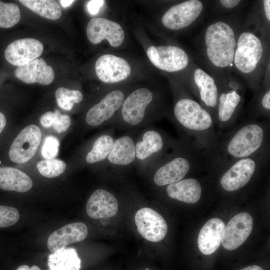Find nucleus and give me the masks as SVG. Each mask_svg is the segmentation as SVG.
I'll return each instance as SVG.
<instances>
[{
  "label": "nucleus",
  "instance_id": "nucleus-1",
  "mask_svg": "<svg viewBox=\"0 0 270 270\" xmlns=\"http://www.w3.org/2000/svg\"><path fill=\"white\" fill-rule=\"evenodd\" d=\"M238 9L208 23L196 38L200 59L206 71L214 74H232L238 38L244 21Z\"/></svg>",
  "mask_w": 270,
  "mask_h": 270
},
{
  "label": "nucleus",
  "instance_id": "nucleus-2",
  "mask_svg": "<svg viewBox=\"0 0 270 270\" xmlns=\"http://www.w3.org/2000/svg\"><path fill=\"white\" fill-rule=\"evenodd\" d=\"M177 86L168 117L180 136L192 142L210 160L220 139L214 118L182 84Z\"/></svg>",
  "mask_w": 270,
  "mask_h": 270
},
{
  "label": "nucleus",
  "instance_id": "nucleus-3",
  "mask_svg": "<svg viewBox=\"0 0 270 270\" xmlns=\"http://www.w3.org/2000/svg\"><path fill=\"white\" fill-rule=\"evenodd\" d=\"M220 139L210 159L212 168L218 170L238 159L252 156L270 148V122L246 120L236 124Z\"/></svg>",
  "mask_w": 270,
  "mask_h": 270
},
{
  "label": "nucleus",
  "instance_id": "nucleus-4",
  "mask_svg": "<svg viewBox=\"0 0 270 270\" xmlns=\"http://www.w3.org/2000/svg\"><path fill=\"white\" fill-rule=\"evenodd\" d=\"M170 112L166 99L162 92L140 88L126 97L119 111L107 126L114 129L136 130L168 116Z\"/></svg>",
  "mask_w": 270,
  "mask_h": 270
},
{
  "label": "nucleus",
  "instance_id": "nucleus-5",
  "mask_svg": "<svg viewBox=\"0 0 270 270\" xmlns=\"http://www.w3.org/2000/svg\"><path fill=\"white\" fill-rule=\"evenodd\" d=\"M270 40L242 28L239 34L233 61V72L242 78L254 93L261 86L270 66Z\"/></svg>",
  "mask_w": 270,
  "mask_h": 270
},
{
  "label": "nucleus",
  "instance_id": "nucleus-6",
  "mask_svg": "<svg viewBox=\"0 0 270 270\" xmlns=\"http://www.w3.org/2000/svg\"><path fill=\"white\" fill-rule=\"evenodd\" d=\"M212 168L209 159L195 144L180 136L166 155L152 169L153 182L163 186L178 182L198 169Z\"/></svg>",
  "mask_w": 270,
  "mask_h": 270
},
{
  "label": "nucleus",
  "instance_id": "nucleus-7",
  "mask_svg": "<svg viewBox=\"0 0 270 270\" xmlns=\"http://www.w3.org/2000/svg\"><path fill=\"white\" fill-rule=\"evenodd\" d=\"M216 78L218 96L214 122L218 130H229L234 126L244 101L246 86L232 74H212Z\"/></svg>",
  "mask_w": 270,
  "mask_h": 270
},
{
  "label": "nucleus",
  "instance_id": "nucleus-8",
  "mask_svg": "<svg viewBox=\"0 0 270 270\" xmlns=\"http://www.w3.org/2000/svg\"><path fill=\"white\" fill-rule=\"evenodd\" d=\"M174 140L160 128L145 127L136 138L134 164L152 169L169 152Z\"/></svg>",
  "mask_w": 270,
  "mask_h": 270
},
{
  "label": "nucleus",
  "instance_id": "nucleus-9",
  "mask_svg": "<svg viewBox=\"0 0 270 270\" xmlns=\"http://www.w3.org/2000/svg\"><path fill=\"white\" fill-rule=\"evenodd\" d=\"M270 148L251 156L232 161L218 169L222 174L221 188L228 192L238 191L252 180L258 170L270 164Z\"/></svg>",
  "mask_w": 270,
  "mask_h": 270
},
{
  "label": "nucleus",
  "instance_id": "nucleus-10",
  "mask_svg": "<svg viewBox=\"0 0 270 270\" xmlns=\"http://www.w3.org/2000/svg\"><path fill=\"white\" fill-rule=\"evenodd\" d=\"M182 85L212 114L214 120L218 96L215 78L196 64Z\"/></svg>",
  "mask_w": 270,
  "mask_h": 270
},
{
  "label": "nucleus",
  "instance_id": "nucleus-11",
  "mask_svg": "<svg viewBox=\"0 0 270 270\" xmlns=\"http://www.w3.org/2000/svg\"><path fill=\"white\" fill-rule=\"evenodd\" d=\"M146 54L152 64L158 68L170 73L182 72V84L196 64L187 52L176 46H152L148 48Z\"/></svg>",
  "mask_w": 270,
  "mask_h": 270
},
{
  "label": "nucleus",
  "instance_id": "nucleus-12",
  "mask_svg": "<svg viewBox=\"0 0 270 270\" xmlns=\"http://www.w3.org/2000/svg\"><path fill=\"white\" fill-rule=\"evenodd\" d=\"M206 8L205 2L184 0L168 8L163 14L161 22L169 30H181L192 28L200 20Z\"/></svg>",
  "mask_w": 270,
  "mask_h": 270
},
{
  "label": "nucleus",
  "instance_id": "nucleus-13",
  "mask_svg": "<svg viewBox=\"0 0 270 270\" xmlns=\"http://www.w3.org/2000/svg\"><path fill=\"white\" fill-rule=\"evenodd\" d=\"M120 90H114L106 93L87 112L85 121L90 127L107 126L120 108L126 98Z\"/></svg>",
  "mask_w": 270,
  "mask_h": 270
},
{
  "label": "nucleus",
  "instance_id": "nucleus-14",
  "mask_svg": "<svg viewBox=\"0 0 270 270\" xmlns=\"http://www.w3.org/2000/svg\"><path fill=\"white\" fill-rule=\"evenodd\" d=\"M42 137L40 128L36 125L25 127L13 141L8 152L14 162L23 164L28 162L35 154Z\"/></svg>",
  "mask_w": 270,
  "mask_h": 270
},
{
  "label": "nucleus",
  "instance_id": "nucleus-15",
  "mask_svg": "<svg viewBox=\"0 0 270 270\" xmlns=\"http://www.w3.org/2000/svg\"><path fill=\"white\" fill-rule=\"evenodd\" d=\"M139 234L145 239L152 242L162 240L168 231V225L158 212L149 208L139 210L134 216Z\"/></svg>",
  "mask_w": 270,
  "mask_h": 270
},
{
  "label": "nucleus",
  "instance_id": "nucleus-16",
  "mask_svg": "<svg viewBox=\"0 0 270 270\" xmlns=\"http://www.w3.org/2000/svg\"><path fill=\"white\" fill-rule=\"evenodd\" d=\"M86 34L94 44L106 40L112 47H118L123 42L124 31L118 23L103 18L91 19L86 27Z\"/></svg>",
  "mask_w": 270,
  "mask_h": 270
},
{
  "label": "nucleus",
  "instance_id": "nucleus-17",
  "mask_svg": "<svg viewBox=\"0 0 270 270\" xmlns=\"http://www.w3.org/2000/svg\"><path fill=\"white\" fill-rule=\"evenodd\" d=\"M253 227V220L247 212L234 216L225 226L222 240V246L228 250L240 246L250 235Z\"/></svg>",
  "mask_w": 270,
  "mask_h": 270
},
{
  "label": "nucleus",
  "instance_id": "nucleus-18",
  "mask_svg": "<svg viewBox=\"0 0 270 270\" xmlns=\"http://www.w3.org/2000/svg\"><path fill=\"white\" fill-rule=\"evenodd\" d=\"M95 70L100 80L105 83L114 84L128 78L130 75L131 68L124 58L106 54L96 60Z\"/></svg>",
  "mask_w": 270,
  "mask_h": 270
},
{
  "label": "nucleus",
  "instance_id": "nucleus-19",
  "mask_svg": "<svg viewBox=\"0 0 270 270\" xmlns=\"http://www.w3.org/2000/svg\"><path fill=\"white\" fill-rule=\"evenodd\" d=\"M43 48L42 43L35 38L18 39L7 46L4 57L12 65L20 66L38 58L42 54Z\"/></svg>",
  "mask_w": 270,
  "mask_h": 270
},
{
  "label": "nucleus",
  "instance_id": "nucleus-20",
  "mask_svg": "<svg viewBox=\"0 0 270 270\" xmlns=\"http://www.w3.org/2000/svg\"><path fill=\"white\" fill-rule=\"evenodd\" d=\"M134 132L114 139L109 154L104 164L106 166L123 167L134 164L135 142L137 135Z\"/></svg>",
  "mask_w": 270,
  "mask_h": 270
},
{
  "label": "nucleus",
  "instance_id": "nucleus-21",
  "mask_svg": "<svg viewBox=\"0 0 270 270\" xmlns=\"http://www.w3.org/2000/svg\"><path fill=\"white\" fill-rule=\"evenodd\" d=\"M118 208V203L115 196L102 188L94 190L86 204L88 215L94 219L112 217L116 214Z\"/></svg>",
  "mask_w": 270,
  "mask_h": 270
},
{
  "label": "nucleus",
  "instance_id": "nucleus-22",
  "mask_svg": "<svg viewBox=\"0 0 270 270\" xmlns=\"http://www.w3.org/2000/svg\"><path fill=\"white\" fill-rule=\"evenodd\" d=\"M88 234L86 225L82 222L68 224L55 230L49 236L47 246L54 252L68 245L84 240Z\"/></svg>",
  "mask_w": 270,
  "mask_h": 270
},
{
  "label": "nucleus",
  "instance_id": "nucleus-23",
  "mask_svg": "<svg viewBox=\"0 0 270 270\" xmlns=\"http://www.w3.org/2000/svg\"><path fill=\"white\" fill-rule=\"evenodd\" d=\"M14 75L24 82H37L43 85L50 84L54 78L52 68L42 58H36L24 66H18Z\"/></svg>",
  "mask_w": 270,
  "mask_h": 270
},
{
  "label": "nucleus",
  "instance_id": "nucleus-24",
  "mask_svg": "<svg viewBox=\"0 0 270 270\" xmlns=\"http://www.w3.org/2000/svg\"><path fill=\"white\" fill-rule=\"evenodd\" d=\"M242 28L270 40V0L256 1L244 20Z\"/></svg>",
  "mask_w": 270,
  "mask_h": 270
},
{
  "label": "nucleus",
  "instance_id": "nucleus-25",
  "mask_svg": "<svg viewBox=\"0 0 270 270\" xmlns=\"http://www.w3.org/2000/svg\"><path fill=\"white\" fill-rule=\"evenodd\" d=\"M225 226L218 218H212L206 222L200 230L198 239L202 253L210 255L216 252L221 244Z\"/></svg>",
  "mask_w": 270,
  "mask_h": 270
},
{
  "label": "nucleus",
  "instance_id": "nucleus-26",
  "mask_svg": "<svg viewBox=\"0 0 270 270\" xmlns=\"http://www.w3.org/2000/svg\"><path fill=\"white\" fill-rule=\"evenodd\" d=\"M166 190L171 198L192 204L200 200L202 188L198 179L188 178L167 185Z\"/></svg>",
  "mask_w": 270,
  "mask_h": 270
},
{
  "label": "nucleus",
  "instance_id": "nucleus-27",
  "mask_svg": "<svg viewBox=\"0 0 270 270\" xmlns=\"http://www.w3.org/2000/svg\"><path fill=\"white\" fill-rule=\"evenodd\" d=\"M269 66L266 70L262 83L251 100L248 110L247 120L264 118L270 120V78Z\"/></svg>",
  "mask_w": 270,
  "mask_h": 270
},
{
  "label": "nucleus",
  "instance_id": "nucleus-28",
  "mask_svg": "<svg viewBox=\"0 0 270 270\" xmlns=\"http://www.w3.org/2000/svg\"><path fill=\"white\" fill-rule=\"evenodd\" d=\"M32 186L30 178L22 170L12 167L0 168V188L24 192Z\"/></svg>",
  "mask_w": 270,
  "mask_h": 270
},
{
  "label": "nucleus",
  "instance_id": "nucleus-29",
  "mask_svg": "<svg viewBox=\"0 0 270 270\" xmlns=\"http://www.w3.org/2000/svg\"><path fill=\"white\" fill-rule=\"evenodd\" d=\"M114 128L108 127L94 140L85 158L87 164H104L106 161L114 140Z\"/></svg>",
  "mask_w": 270,
  "mask_h": 270
},
{
  "label": "nucleus",
  "instance_id": "nucleus-30",
  "mask_svg": "<svg viewBox=\"0 0 270 270\" xmlns=\"http://www.w3.org/2000/svg\"><path fill=\"white\" fill-rule=\"evenodd\" d=\"M48 264L51 270H80V260L74 248H65L50 254Z\"/></svg>",
  "mask_w": 270,
  "mask_h": 270
},
{
  "label": "nucleus",
  "instance_id": "nucleus-31",
  "mask_svg": "<svg viewBox=\"0 0 270 270\" xmlns=\"http://www.w3.org/2000/svg\"><path fill=\"white\" fill-rule=\"evenodd\" d=\"M19 2L32 11L48 19L56 20L62 16L61 8L56 0H20Z\"/></svg>",
  "mask_w": 270,
  "mask_h": 270
},
{
  "label": "nucleus",
  "instance_id": "nucleus-32",
  "mask_svg": "<svg viewBox=\"0 0 270 270\" xmlns=\"http://www.w3.org/2000/svg\"><path fill=\"white\" fill-rule=\"evenodd\" d=\"M55 97L58 106L66 110H71L74 104L80 103L83 98L82 94L80 90L64 87H60L56 90Z\"/></svg>",
  "mask_w": 270,
  "mask_h": 270
},
{
  "label": "nucleus",
  "instance_id": "nucleus-33",
  "mask_svg": "<svg viewBox=\"0 0 270 270\" xmlns=\"http://www.w3.org/2000/svg\"><path fill=\"white\" fill-rule=\"evenodd\" d=\"M20 12L18 5L0 0V28H10L20 20Z\"/></svg>",
  "mask_w": 270,
  "mask_h": 270
},
{
  "label": "nucleus",
  "instance_id": "nucleus-34",
  "mask_svg": "<svg viewBox=\"0 0 270 270\" xmlns=\"http://www.w3.org/2000/svg\"><path fill=\"white\" fill-rule=\"evenodd\" d=\"M36 168L44 176L53 178L64 172L66 164L64 161L56 158L45 159L38 162Z\"/></svg>",
  "mask_w": 270,
  "mask_h": 270
},
{
  "label": "nucleus",
  "instance_id": "nucleus-35",
  "mask_svg": "<svg viewBox=\"0 0 270 270\" xmlns=\"http://www.w3.org/2000/svg\"><path fill=\"white\" fill-rule=\"evenodd\" d=\"M19 218L18 211L15 208L0 206V228L14 225L18 220Z\"/></svg>",
  "mask_w": 270,
  "mask_h": 270
},
{
  "label": "nucleus",
  "instance_id": "nucleus-36",
  "mask_svg": "<svg viewBox=\"0 0 270 270\" xmlns=\"http://www.w3.org/2000/svg\"><path fill=\"white\" fill-rule=\"evenodd\" d=\"M60 142L57 138L52 136H48L44 140L42 148L41 154L45 159L56 158L58 153Z\"/></svg>",
  "mask_w": 270,
  "mask_h": 270
},
{
  "label": "nucleus",
  "instance_id": "nucleus-37",
  "mask_svg": "<svg viewBox=\"0 0 270 270\" xmlns=\"http://www.w3.org/2000/svg\"><path fill=\"white\" fill-rule=\"evenodd\" d=\"M54 112L56 116L52 126L54 129L58 133L65 132L71 124L70 117L67 114H62L58 110H56Z\"/></svg>",
  "mask_w": 270,
  "mask_h": 270
},
{
  "label": "nucleus",
  "instance_id": "nucleus-38",
  "mask_svg": "<svg viewBox=\"0 0 270 270\" xmlns=\"http://www.w3.org/2000/svg\"><path fill=\"white\" fill-rule=\"evenodd\" d=\"M244 2L240 0H219L216 1L215 7L224 14L238 9Z\"/></svg>",
  "mask_w": 270,
  "mask_h": 270
},
{
  "label": "nucleus",
  "instance_id": "nucleus-39",
  "mask_svg": "<svg viewBox=\"0 0 270 270\" xmlns=\"http://www.w3.org/2000/svg\"><path fill=\"white\" fill-rule=\"evenodd\" d=\"M56 116V114L55 112H46L40 118V122L41 125L46 128L52 126Z\"/></svg>",
  "mask_w": 270,
  "mask_h": 270
},
{
  "label": "nucleus",
  "instance_id": "nucleus-40",
  "mask_svg": "<svg viewBox=\"0 0 270 270\" xmlns=\"http://www.w3.org/2000/svg\"><path fill=\"white\" fill-rule=\"evenodd\" d=\"M105 1L102 0H92L87 4V8L90 14L96 15L100 8L104 4Z\"/></svg>",
  "mask_w": 270,
  "mask_h": 270
},
{
  "label": "nucleus",
  "instance_id": "nucleus-41",
  "mask_svg": "<svg viewBox=\"0 0 270 270\" xmlns=\"http://www.w3.org/2000/svg\"><path fill=\"white\" fill-rule=\"evenodd\" d=\"M16 270H41V269L36 265L30 267L27 265L24 264L18 266Z\"/></svg>",
  "mask_w": 270,
  "mask_h": 270
},
{
  "label": "nucleus",
  "instance_id": "nucleus-42",
  "mask_svg": "<svg viewBox=\"0 0 270 270\" xmlns=\"http://www.w3.org/2000/svg\"><path fill=\"white\" fill-rule=\"evenodd\" d=\"M6 124V119L4 114L0 112V134L2 132Z\"/></svg>",
  "mask_w": 270,
  "mask_h": 270
},
{
  "label": "nucleus",
  "instance_id": "nucleus-43",
  "mask_svg": "<svg viewBox=\"0 0 270 270\" xmlns=\"http://www.w3.org/2000/svg\"><path fill=\"white\" fill-rule=\"evenodd\" d=\"M58 2L60 3L62 7L66 8L70 6L74 1L73 0H60Z\"/></svg>",
  "mask_w": 270,
  "mask_h": 270
},
{
  "label": "nucleus",
  "instance_id": "nucleus-44",
  "mask_svg": "<svg viewBox=\"0 0 270 270\" xmlns=\"http://www.w3.org/2000/svg\"><path fill=\"white\" fill-rule=\"evenodd\" d=\"M240 270H264L262 268L257 265H252Z\"/></svg>",
  "mask_w": 270,
  "mask_h": 270
},
{
  "label": "nucleus",
  "instance_id": "nucleus-45",
  "mask_svg": "<svg viewBox=\"0 0 270 270\" xmlns=\"http://www.w3.org/2000/svg\"><path fill=\"white\" fill-rule=\"evenodd\" d=\"M146 270H149V268H146Z\"/></svg>",
  "mask_w": 270,
  "mask_h": 270
},
{
  "label": "nucleus",
  "instance_id": "nucleus-46",
  "mask_svg": "<svg viewBox=\"0 0 270 270\" xmlns=\"http://www.w3.org/2000/svg\"></svg>",
  "mask_w": 270,
  "mask_h": 270
},
{
  "label": "nucleus",
  "instance_id": "nucleus-47",
  "mask_svg": "<svg viewBox=\"0 0 270 270\" xmlns=\"http://www.w3.org/2000/svg\"></svg>",
  "mask_w": 270,
  "mask_h": 270
}]
</instances>
